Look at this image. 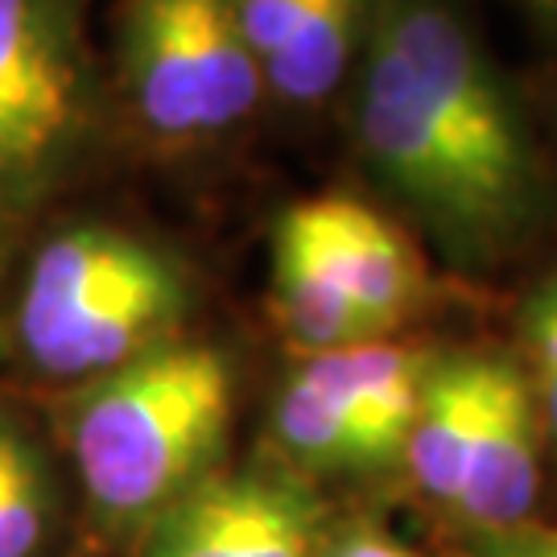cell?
Segmentation results:
<instances>
[{
	"label": "cell",
	"mask_w": 557,
	"mask_h": 557,
	"mask_svg": "<svg viewBox=\"0 0 557 557\" xmlns=\"http://www.w3.org/2000/svg\"><path fill=\"white\" fill-rule=\"evenodd\" d=\"M356 137L372 174L462 257H492L537 215L517 103L446 0H376Z\"/></svg>",
	"instance_id": "cell-1"
},
{
	"label": "cell",
	"mask_w": 557,
	"mask_h": 557,
	"mask_svg": "<svg viewBox=\"0 0 557 557\" xmlns=\"http://www.w3.org/2000/svg\"><path fill=\"white\" fill-rule=\"evenodd\" d=\"M236 409V376L220 347L170 338L87 380L71 409V455L91 508L153 520L207 479Z\"/></svg>",
	"instance_id": "cell-2"
},
{
	"label": "cell",
	"mask_w": 557,
	"mask_h": 557,
	"mask_svg": "<svg viewBox=\"0 0 557 557\" xmlns=\"http://www.w3.org/2000/svg\"><path fill=\"white\" fill-rule=\"evenodd\" d=\"M190 277L174 252L112 223H71L34 248L9 310L21 359L50 380H96L178 338Z\"/></svg>",
	"instance_id": "cell-3"
},
{
	"label": "cell",
	"mask_w": 557,
	"mask_h": 557,
	"mask_svg": "<svg viewBox=\"0 0 557 557\" xmlns=\"http://www.w3.org/2000/svg\"><path fill=\"white\" fill-rule=\"evenodd\" d=\"M103 124L91 0H0V223L54 195Z\"/></svg>",
	"instance_id": "cell-4"
},
{
	"label": "cell",
	"mask_w": 557,
	"mask_h": 557,
	"mask_svg": "<svg viewBox=\"0 0 557 557\" xmlns=\"http://www.w3.org/2000/svg\"><path fill=\"white\" fill-rule=\"evenodd\" d=\"M116 91L161 145L227 137L264 100L232 0H124L116 13Z\"/></svg>",
	"instance_id": "cell-5"
},
{
	"label": "cell",
	"mask_w": 557,
	"mask_h": 557,
	"mask_svg": "<svg viewBox=\"0 0 557 557\" xmlns=\"http://www.w3.org/2000/svg\"><path fill=\"white\" fill-rule=\"evenodd\" d=\"M319 504L285 475H207L149 520L145 557H314Z\"/></svg>",
	"instance_id": "cell-6"
},
{
	"label": "cell",
	"mask_w": 557,
	"mask_h": 557,
	"mask_svg": "<svg viewBox=\"0 0 557 557\" xmlns=\"http://www.w3.org/2000/svg\"><path fill=\"white\" fill-rule=\"evenodd\" d=\"M314 244L338 289L351 298L372 335L393 331L421 301V264L393 223L356 199H310L285 211Z\"/></svg>",
	"instance_id": "cell-7"
},
{
	"label": "cell",
	"mask_w": 557,
	"mask_h": 557,
	"mask_svg": "<svg viewBox=\"0 0 557 557\" xmlns=\"http://www.w3.org/2000/svg\"><path fill=\"white\" fill-rule=\"evenodd\" d=\"M537 400L524 376L504 359L455 508L492 533L520 529V520L537 504Z\"/></svg>",
	"instance_id": "cell-8"
},
{
	"label": "cell",
	"mask_w": 557,
	"mask_h": 557,
	"mask_svg": "<svg viewBox=\"0 0 557 557\" xmlns=\"http://www.w3.org/2000/svg\"><path fill=\"white\" fill-rule=\"evenodd\" d=\"M425 372H430V356H421L405 343H384V338L322 351V356H310V363L301 368V376L356 421L372 455L380 458V467L405 458Z\"/></svg>",
	"instance_id": "cell-9"
},
{
	"label": "cell",
	"mask_w": 557,
	"mask_h": 557,
	"mask_svg": "<svg viewBox=\"0 0 557 557\" xmlns=\"http://www.w3.org/2000/svg\"><path fill=\"white\" fill-rule=\"evenodd\" d=\"M499 363L504 359L496 356H455L430 363L425 372L418 418L405 442V462L421 483V492H430L434 499L455 504L462 492Z\"/></svg>",
	"instance_id": "cell-10"
},
{
	"label": "cell",
	"mask_w": 557,
	"mask_h": 557,
	"mask_svg": "<svg viewBox=\"0 0 557 557\" xmlns=\"http://www.w3.org/2000/svg\"><path fill=\"white\" fill-rule=\"evenodd\" d=\"M273 306L289 338L310 356L376 338L289 215H281L273 236Z\"/></svg>",
	"instance_id": "cell-11"
},
{
	"label": "cell",
	"mask_w": 557,
	"mask_h": 557,
	"mask_svg": "<svg viewBox=\"0 0 557 557\" xmlns=\"http://www.w3.org/2000/svg\"><path fill=\"white\" fill-rule=\"evenodd\" d=\"M273 430H277L281 446L314 471H372L380 467V458L372 455L356 421L301 372L281 388Z\"/></svg>",
	"instance_id": "cell-12"
},
{
	"label": "cell",
	"mask_w": 557,
	"mask_h": 557,
	"mask_svg": "<svg viewBox=\"0 0 557 557\" xmlns=\"http://www.w3.org/2000/svg\"><path fill=\"white\" fill-rule=\"evenodd\" d=\"M50 533V475L34 438L0 413V557H38Z\"/></svg>",
	"instance_id": "cell-13"
},
{
	"label": "cell",
	"mask_w": 557,
	"mask_h": 557,
	"mask_svg": "<svg viewBox=\"0 0 557 557\" xmlns=\"http://www.w3.org/2000/svg\"><path fill=\"white\" fill-rule=\"evenodd\" d=\"M524 331L529 347L537 359V384L545 400V418L557 430V273L537 289V298L524 310Z\"/></svg>",
	"instance_id": "cell-14"
},
{
	"label": "cell",
	"mask_w": 557,
	"mask_h": 557,
	"mask_svg": "<svg viewBox=\"0 0 557 557\" xmlns=\"http://www.w3.org/2000/svg\"><path fill=\"white\" fill-rule=\"evenodd\" d=\"M483 557H557V529H508L487 541Z\"/></svg>",
	"instance_id": "cell-15"
},
{
	"label": "cell",
	"mask_w": 557,
	"mask_h": 557,
	"mask_svg": "<svg viewBox=\"0 0 557 557\" xmlns=\"http://www.w3.org/2000/svg\"><path fill=\"white\" fill-rule=\"evenodd\" d=\"M326 557H418V554L405 549L400 541L380 537V533H368V529H363V533H347Z\"/></svg>",
	"instance_id": "cell-16"
},
{
	"label": "cell",
	"mask_w": 557,
	"mask_h": 557,
	"mask_svg": "<svg viewBox=\"0 0 557 557\" xmlns=\"http://www.w3.org/2000/svg\"><path fill=\"white\" fill-rule=\"evenodd\" d=\"M4 244H9V223H0V281H4ZM4 322V314H0Z\"/></svg>",
	"instance_id": "cell-17"
},
{
	"label": "cell",
	"mask_w": 557,
	"mask_h": 557,
	"mask_svg": "<svg viewBox=\"0 0 557 557\" xmlns=\"http://www.w3.org/2000/svg\"><path fill=\"white\" fill-rule=\"evenodd\" d=\"M529 4H533V9H541L545 17H554V21H557V0H529Z\"/></svg>",
	"instance_id": "cell-18"
}]
</instances>
